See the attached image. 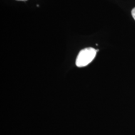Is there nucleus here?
Returning a JSON list of instances; mask_svg holds the SVG:
<instances>
[{
	"mask_svg": "<svg viewBox=\"0 0 135 135\" xmlns=\"http://www.w3.org/2000/svg\"><path fill=\"white\" fill-rule=\"evenodd\" d=\"M98 51L93 48H84L80 51L76 60V65L79 68L88 65L95 58Z\"/></svg>",
	"mask_w": 135,
	"mask_h": 135,
	"instance_id": "obj_1",
	"label": "nucleus"
},
{
	"mask_svg": "<svg viewBox=\"0 0 135 135\" xmlns=\"http://www.w3.org/2000/svg\"><path fill=\"white\" fill-rule=\"evenodd\" d=\"M131 15H132L133 18H134V20H135V8H133L131 11Z\"/></svg>",
	"mask_w": 135,
	"mask_h": 135,
	"instance_id": "obj_2",
	"label": "nucleus"
},
{
	"mask_svg": "<svg viewBox=\"0 0 135 135\" xmlns=\"http://www.w3.org/2000/svg\"><path fill=\"white\" fill-rule=\"evenodd\" d=\"M17 1H27V0H17Z\"/></svg>",
	"mask_w": 135,
	"mask_h": 135,
	"instance_id": "obj_3",
	"label": "nucleus"
}]
</instances>
